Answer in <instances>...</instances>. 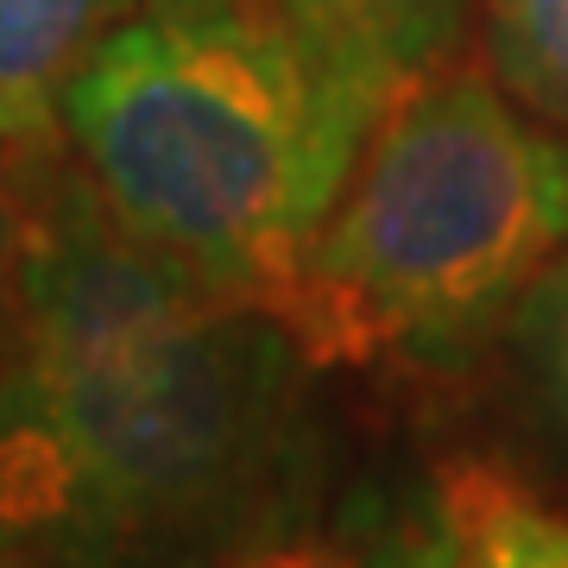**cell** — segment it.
I'll use <instances>...</instances> for the list:
<instances>
[{"label":"cell","mask_w":568,"mask_h":568,"mask_svg":"<svg viewBox=\"0 0 568 568\" xmlns=\"http://www.w3.org/2000/svg\"><path fill=\"white\" fill-rule=\"evenodd\" d=\"M361 568H417V556H410V537L398 530V537H386V544L373 549V562H361Z\"/></svg>","instance_id":"30bf717a"},{"label":"cell","mask_w":568,"mask_h":568,"mask_svg":"<svg viewBox=\"0 0 568 568\" xmlns=\"http://www.w3.org/2000/svg\"><path fill=\"white\" fill-rule=\"evenodd\" d=\"M222 568H361V562H354L347 549H328L323 537H310V530H291V537L246 549V556H234V562H222Z\"/></svg>","instance_id":"9c48e42d"},{"label":"cell","mask_w":568,"mask_h":568,"mask_svg":"<svg viewBox=\"0 0 568 568\" xmlns=\"http://www.w3.org/2000/svg\"><path fill=\"white\" fill-rule=\"evenodd\" d=\"M0 323H7V209H0Z\"/></svg>","instance_id":"8fae6325"},{"label":"cell","mask_w":568,"mask_h":568,"mask_svg":"<svg viewBox=\"0 0 568 568\" xmlns=\"http://www.w3.org/2000/svg\"><path fill=\"white\" fill-rule=\"evenodd\" d=\"M568 246V133L487 63H436L373 121L272 310L316 373H455Z\"/></svg>","instance_id":"3957f363"},{"label":"cell","mask_w":568,"mask_h":568,"mask_svg":"<svg viewBox=\"0 0 568 568\" xmlns=\"http://www.w3.org/2000/svg\"><path fill=\"white\" fill-rule=\"evenodd\" d=\"M506 354L530 417L568 436V246L544 265V278L525 291V304L511 310Z\"/></svg>","instance_id":"ba28073f"},{"label":"cell","mask_w":568,"mask_h":568,"mask_svg":"<svg viewBox=\"0 0 568 568\" xmlns=\"http://www.w3.org/2000/svg\"><path fill=\"white\" fill-rule=\"evenodd\" d=\"M133 0H0V145L58 140V95Z\"/></svg>","instance_id":"8992f818"},{"label":"cell","mask_w":568,"mask_h":568,"mask_svg":"<svg viewBox=\"0 0 568 568\" xmlns=\"http://www.w3.org/2000/svg\"><path fill=\"white\" fill-rule=\"evenodd\" d=\"M58 140L133 241L260 304L366 145L272 0H133L63 82Z\"/></svg>","instance_id":"7a4b0ae2"},{"label":"cell","mask_w":568,"mask_h":568,"mask_svg":"<svg viewBox=\"0 0 568 568\" xmlns=\"http://www.w3.org/2000/svg\"><path fill=\"white\" fill-rule=\"evenodd\" d=\"M26 203L0 323L13 568H222L310 530L316 366L278 310L133 241L82 178Z\"/></svg>","instance_id":"6da1fadb"},{"label":"cell","mask_w":568,"mask_h":568,"mask_svg":"<svg viewBox=\"0 0 568 568\" xmlns=\"http://www.w3.org/2000/svg\"><path fill=\"white\" fill-rule=\"evenodd\" d=\"M405 537L417 568H568V511L493 455L429 467Z\"/></svg>","instance_id":"5b68a950"},{"label":"cell","mask_w":568,"mask_h":568,"mask_svg":"<svg viewBox=\"0 0 568 568\" xmlns=\"http://www.w3.org/2000/svg\"><path fill=\"white\" fill-rule=\"evenodd\" d=\"M272 7L323 70L328 95L361 140L410 82L462 51V32L474 20V0H272Z\"/></svg>","instance_id":"277c9868"},{"label":"cell","mask_w":568,"mask_h":568,"mask_svg":"<svg viewBox=\"0 0 568 568\" xmlns=\"http://www.w3.org/2000/svg\"><path fill=\"white\" fill-rule=\"evenodd\" d=\"M0 568H13V556H7V549H0Z\"/></svg>","instance_id":"7c38bea8"},{"label":"cell","mask_w":568,"mask_h":568,"mask_svg":"<svg viewBox=\"0 0 568 568\" xmlns=\"http://www.w3.org/2000/svg\"><path fill=\"white\" fill-rule=\"evenodd\" d=\"M480 63L568 133V0H474Z\"/></svg>","instance_id":"52a82bcc"}]
</instances>
